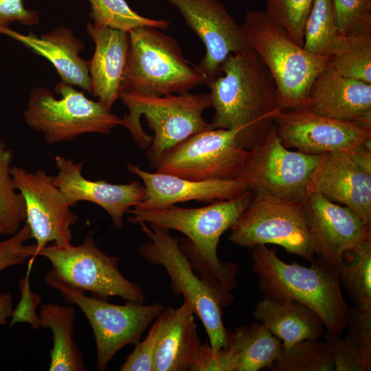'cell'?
<instances>
[{"label":"cell","mask_w":371,"mask_h":371,"mask_svg":"<svg viewBox=\"0 0 371 371\" xmlns=\"http://www.w3.org/2000/svg\"><path fill=\"white\" fill-rule=\"evenodd\" d=\"M214 115L209 128H241L248 150L271 127L282 110L276 85L260 56L251 48L229 54L221 74L208 87Z\"/></svg>","instance_id":"6da1fadb"},{"label":"cell","mask_w":371,"mask_h":371,"mask_svg":"<svg viewBox=\"0 0 371 371\" xmlns=\"http://www.w3.org/2000/svg\"><path fill=\"white\" fill-rule=\"evenodd\" d=\"M253 197L249 190L238 197L196 208L172 205L142 210L133 207L128 211L131 216L128 220L133 224L145 223L185 235L187 239H179V243L194 269L232 291L236 286L238 267L235 263L220 260L217 247L222 234L230 229Z\"/></svg>","instance_id":"7a4b0ae2"},{"label":"cell","mask_w":371,"mask_h":371,"mask_svg":"<svg viewBox=\"0 0 371 371\" xmlns=\"http://www.w3.org/2000/svg\"><path fill=\"white\" fill-rule=\"evenodd\" d=\"M252 260L264 297L298 302L317 315L326 332L342 335L349 306L335 267L316 257L309 267L286 263L264 245L253 248Z\"/></svg>","instance_id":"3957f363"},{"label":"cell","mask_w":371,"mask_h":371,"mask_svg":"<svg viewBox=\"0 0 371 371\" xmlns=\"http://www.w3.org/2000/svg\"><path fill=\"white\" fill-rule=\"evenodd\" d=\"M138 225L148 238L140 246L139 255L151 265L165 269L172 293L182 295L190 303L205 327L212 353L216 355L227 345L223 313L233 302V294L217 280L202 276L194 269L179 239L172 237L170 230L145 223Z\"/></svg>","instance_id":"277c9868"},{"label":"cell","mask_w":371,"mask_h":371,"mask_svg":"<svg viewBox=\"0 0 371 371\" xmlns=\"http://www.w3.org/2000/svg\"><path fill=\"white\" fill-rule=\"evenodd\" d=\"M120 99L128 111L120 125L127 128L139 148L147 149L146 159L155 168L166 151L208 128L203 114L212 106L210 93L122 94Z\"/></svg>","instance_id":"5b68a950"},{"label":"cell","mask_w":371,"mask_h":371,"mask_svg":"<svg viewBox=\"0 0 371 371\" xmlns=\"http://www.w3.org/2000/svg\"><path fill=\"white\" fill-rule=\"evenodd\" d=\"M243 27L248 47L262 59L276 85L282 109L307 108L311 87L330 58L305 50L265 11H247Z\"/></svg>","instance_id":"8992f818"},{"label":"cell","mask_w":371,"mask_h":371,"mask_svg":"<svg viewBox=\"0 0 371 371\" xmlns=\"http://www.w3.org/2000/svg\"><path fill=\"white\" fill-rule=\"evenodd\" d=\"M128 36L121 95L159 97L189 92L205 84L198 66L184 58L173 37L152 27L134 29Z\"/></svg>","instance_id":"52a82bcc"},{"label":"cell","mask_w":371,"mask_h":371,"mask_svg":"<svg viewBox=\"0 0 371 371\" xmlns=\"http://www.w3.org/2000/svg\"><path fill=\"white\" fill-rule=\"evenodd\" d=\"M47 258L51 268L45 281L60 293L68 291L108 300L117 296L127 301L144 302L142 287L126 278L119 268L120 258L104 253L91 232L78 245H47L36 254Z\"/></svg>","instance_id":"ba28073f"},{"label":"cell","mask_w":371,"mask_h":371,"mask_svg":"<svg viewBox=\"0 0 371 371\" xmlns=\"http://www.w3.org/2000/svg\"><path fill=\"white\" fill-rule=\"evenodd\" d=\"M54 91L59 99L48 88H34L23 113L27 125L41 133L47 143L68 142L85 133L109 134L120 125V117L74 86L61 81Z\"/></svg>","instance_id":"9c48e42d"},{"label":"cell","mask_w":371,"mask_h":371,"mask_svg":"<svg viewBox=\"0 0 371 371\" xmlns=\"http://www.w3.org/2000/svg\"><path fill=\"white\" fill-rule=\"evenodd\" d=\"M320 155L291 150L282 143L273 125L249 149L236 179L253 196L262 194L302 202Z\"/></svg>","instance_id":"30bf717a"},{"label":"cell","mask_w":371,"mask_h":371,"mask_svg":"<svg viewBox=\"0 0 371 371\" xmlns=\"http://www.w3.org/2000/svg\"><path fill=\"white\" fill-rule=\"evenodd\" d=\"M229 240L252 249L276 245L310 262L315 257L302 202L267 195L254 196L230 228Z\"/></svg>","instance_id":"8fae6325"},{"label":"cell","mask_w":371,"mask_h":371,"mask_svg":"<svg viewBox=\"0 0 371 371\" xmlns=\"http://www.w3.org/2000/svg\"><path fill=\"white\" fill-rule=\"evenodd\" d=\"M241 128H206L166 151L156 172L193 181L236 179L247 150Z\"/></svg>","instance_id":"7c38bea8"},{"label":"cell","mask_w":371,"mask_h":371,"mask_svg":"<svg viewBox=\"0 0 371 371\" xmlns=\"http://www.w3.org/2000/svg\"><path fill=\"white\" fill-rule=\"evenodd\" d=\"M67 303L76 304L87 318L96 346L95 370L104 371L124 347L138 344L151 322L164 310L160 302L144 305L127 301L113 304L101 298L77 291L60 293Z\"/></svg>","instance_id":"4fadbf2b"},{"label":"cell","mask_w":371,"mask_h":371,"mask_svg":"<svg viewBox=\"0 0 371 371\" xmlns=\"http://www.w3.org/2000/svg\"><path fill=\"white\" fill-rule=\"evenodd\" d=\"M14 184L22 195L25 207V223L31 238L36 240L34 257L38 251L50 242L60 246L71 244V227L78 216L71 209L61 191L55 186L52 176L43 169L28 172L11 167Z\"/></svg>","instance_id":"5bb4252c"},{"label":"cell","mask_w":371,"mask_h":371,"mask_svg":"<svg viewBox=\"0 0 371 371\" xmlns=\"http://www.w3.org/2000/svg\"><path fill=\"white\" fill-rule=\"evenodd\" d=\"M273 123L284 146L308 155L352 153L371 141V128L327 118L307 108L282 109Z\"/></svg>","instance_id":"9a60e30c"},{"label":"cell","mask_w":371,"mask_h":371,"mask_svg":"<svg viewBox=\"0 0 371 371\" xmlns=\"http://www.w3.org/2000/svg\"><path fill=\"white\" fill-rule=\"evenodd\" d=\"M179 12L186 25L204 44L205 54L198 67L208 87L221 74L229 54L248 47L245 30L219 0H165Z\"/></svg>","instance_id":"2e32d148"},{"label":"cell","mask_w":371,"mask_h":371,"mask_svg":"<svg viewBox=\"0 0 371 371\" xmlns=\"http://www.w3.org/2000/svg\"><path fill=\"white\" fill-rule=\"evenodd\" d=\"M316 258L335 267L348 250L371 238V225L346 206L310 192L302 202Z\"/></svg>","instance_id":"e0dca14e"},{"label":"cell","mask_w":371,"mask_h":371,"mask_svg":"<svg viewBox=\"0 0 371 371\" xmlns=\"http://www.w3.org/2000/svg\"><path fill=\"white\" fill-rule=\"evenodd\" d=\"M55 165L57 173L52 177L53 182L68 203L72 207L77 202L88 201L99 205L116 229L122 227L124 214L144 199V186L137 181L125 184L92 181L83 177L82 163L60 155L56 156Z\"/></svg>","instance_id":"ac0fdd59"},{"label":"cell","mask_w":371,"mask_h":371,"mask_svg":"<svg viewBox=\"0 0 371 371\" xmlns=\"http://www.w3.org/2000/svg\"><path fill=\"white\" fill-rule=\"evenodd\" d=\"M310 192L348 207L371 225V173L358 165L351 153L321 155L311 175Z\"/></svg>","instance_id":"d6986e66"},{"label":"cell","mask_w":371,"mask_h":371,"mask_svg":"<svg viewBox=\"0 0 371 371\" xmlns=\"http://www.w3.org/2000/svg\"><path fill=\"white\" fill-rule=\"evenodd\" d=\"M127 169L144 183V199L135 206L142 210L164 209L189 201L229 200L249 191L237 179L193 181L165 173L150 172L131 163L127 164Z\"/></svg>","instance_id":"ffe728a7"},{"label":"cell","mask_w":371,"mask_h":371,"mask_svg":"<svg viewBox=\"0 0 371 371\" xmlns=\"http://www.w3.org/2000/svg\"><path fill=\"white\" fill-rule=\"evenodd\" d=\"M307 109L371 128V84L340 75L329 62L311 87Z\"/></svg>","instance_id":"44dd1931"},{"label":"cell","mask_w":371,"mask_h":371,"mask_svg":"<svg viewBox=\"0 0 371 371\" xmlns=\"http://www.w3.org/2000/svg\"><path fill=\"white\" fill-rule=\"evenodd\" d=\"M86 30L95 45L89 61L91 93L111 111L122 92L129 50L128 32L92 22L87 24Z\"/></svg>","instance_id":"7402d4cb"},{"label":"cell","mask_w":371,"mask_h":371,"mask_svg":"<svg viewBox=\"0 0 371 371\" xmlns=\"http://www.w3.org/2000/svg\"><path fill=\"white\" fill-rule=\"evenodd\" d=\"M0 34L22 43L34 54L48 60L62 82L92 93L89 61L80 56L85 45L69 27L60 26L38 36L31 32L23 34L5 27L0 29Z\"/></svg>","instance_id":"603a6c76"},{"label":"cell","mask_w":371,"mask_h":371,"mask_svg":"<svg viewBox=\"0 0 371 371\" xmlns=\"http://www.w3.org/2000/svg\"><path fill=\"white\" fill-rule=\"evenodd\" d=\"M160 315L154 371H191L202 345L191 305L183 300L177 308L166 306Z\"/></svg>","instance_id":"cb8c5ba5"},{"label":"cell","mask_w":371,"mask_h":371,"mask_svg":"<svg viewBox=\"0 0 371 371\" xmlns=\"http://www.w3.org/2000/svg\"><path fill=\"white\" fill-rule=\"evenodd\" d=\"M282 341L262 323L227 329V345L218 352L223 371H258L269 368L280 355Z\"/></svg>","instance_id":"d4e9b609"},{"label":"cell","mask_w":371,"mask_h":371,"mask_svg":"<svg viewBox=\"0 0 371 371\" xmlns=\"http://www.w3.org/2000/svg\"><path fill=\"white\" fill-rule=\"evenodd\" d=\"M254 317L289 348L308 339H320L326 331L321 319L305 305L291 300L264 297L255 307Z\"/></svg>","instance_id":"484cf974"},{"label":"cell","mask_w":371,"mask_h":371,"mask_svg":"<svg viewBox=\"0 0 371 371\" xmlns=\"http://www.w3.org/2000/svg\"><path fill=\"white\" fill-rule=\"evenodd\" d=\"M38 315L41 327L49 328L53 335L49 370H86L81 351L73 338L75 324L74 306L47 303L41 306Z\"/></svg>","instance_id":"4316f807"},{"label":"cell","mask_w":371,"mask_h":371,"mask_svg":"<svg viewBox=\"0 0 371 371\" xmlns=\"http://www.w3.org/2000/svg\"><path fill=\"white\" fill-rule=\"evenodd\" d=\"M335 269L341 287L355 306H371V238L346 251Z\"/></svg>","instance_id":"83f0119b"},{"label":"cell","mask_w":371,"mask_h":371,"mask_svg":"<svg viewBox=\"0 0 371 371\" xmlns=\"http://www.w3.org/2000/svg\"><path fill=\"white\" fill-rule=\"evenodd\" d=\"M330 63L340 75L371 84V32L339 34Z\"/></svg>","instance_id":"f1b7e54d"},{"label":"cell","mask_w":371,"mask_h":371,"mask_svg":"<svg viewBox=\"0 0 371 371\" xmlns=\"http://www.w3.org/2000/svg\"><path fill=\"white\" fill-rule=\"evenodd\" d=\"M338 36L333 0H313L304 23L303 48L330 58Z\"/></svg>","instance_id":"f546056e"},{"label":"cell","mask_w":371,"mask_h":371,"mask_svg":"<svg viewBox=\"0 0 371 371\" xmlns=\"http://www.w3.org/2000/svg\"><path fill=\"white\" fill-rule=\"evenodd\" d=\"M12 151L0 139V236H11L25 222L24 200L11 175Z\"/></svg>","instance_id":"4dcf8cb0"},{"label":"cell","mask_w":371,"mask_h":371,"mask_svg":"<svg viewBox=\"0 0 371 371\" xmlns=\"http://www.w3.org/2000/svg\"><path fill=\"white\" fill-rule=\"evenodd\" d=\"M269 368L273 371H334V363L325 341L308 339L283 347Z\"/></svg>","instance_id":"1f68e13d"},{"label":"cell","mask_w":371,"mask_h":371,"mask_svg":"<svg viewBox=\"0 0 371 371\" xmlns=\"http://www.w3.org/2000/svg\"><path fill=\"white\" fill-rule=\"evenodd\" d=\"M92 23L113 29L130 32L142 27L164 30L170 22L165 19L145 17L134 11L125 0H87Z\"/></svg>","instance_id":"d6a6232c"},{"label":"cell","mask_w":371,"mask_h":371,"mask_svg":"<svg viewBox=\"0 0 371 371\" xmlns=\"http://www.w3.org/2000/svg\"><path fill=\"white\" fill-rule=\"evenodd\" d=\"M313 0H267V14L297 45L303 46L304 27Z\"/></svg>","instance_id":"836d02e7"},{"label":"cell","mask_w":371,"mask_h":371,"mask_svg":"<svg viewBox=\"0 0 371 371\" xmlns=\"http://www.w3.org/2000/svg\"><path fill=\"white\" fill-rule=\"evenodd\" d=\"M339 35L371 32V0H333Z\"/></svg>","instance_id":"e575fe53"},{"label":"cell","mask_w":371,"mask_h":371,"mask_svg":"<svg viewBox=\"0 0 371 371\" xmlns=\"http://www.w3.org/2000/svg\"><path fill=\"white\" fill-rule=\"evenodd\" d=\"M322 337L327 343L334 363V371H370L371 352H368L344 337L325 331Z\"/></svg>","instance_id":"d590c367"},{"label":"cell","mask_w":371,"mask_h":371,"mask_svg":"<svg viewBox=\"0 0 371 371\" xmlns=\"http://www.w3.org/2000/svg\"><path fill=\"white\" fill-rule=\"evenodd\" d=\"M161 314V313H160ZM163 320L159 315L152 325L148 335L135 345L133 352L120 366L122 371H154L157 345L161 333Z\"/></svg>","instance_id":"8d00e7d4"},{"label":"cell","mask_w":371,"mask_h":371,"mask_svg":"<svg viewBox=\"0 0 371 371\" xmlns=\"http://www.w3.org/2000/svg\"><path fill=\"white\" fill-rule=\"evenodd\" d=\"M34 260V257L29 258L25 276L19 282L20 300L12 311L10 326L16 323H27L34 329L41 327V321L38 313H36V308L41 304L42 298L32 292L30 283V276Z\"/></svg>","instance_id":"74e56055"},{"label":"cell","mask_w":371,"mask_h":371,"mask_svg":"<svg viewBox=\"0 0 371 371\" xmlns=\"http://www.w3.org/2000/svg\"><path fill=\"white\" fill-rule=\"evenodd\" d=\"M31 238L29 226L25 223L19 231L4 240H0V272L12 266L22 265L34 257V245H25Z\"/></svg>","instance_id":"f35d334b"},{"label":"cell","mask_w":371,"mask_h":371,"mask_svg":"<svg viewBox=\"0 0 371 371\" xmlns=\"http://www.w3.org/2000/svg\"><path fill=\"white\" fill-rule=\"evenodd\" d=\"M344 330L346 339L371 352V306H349Z\"/></svg>","instance_id":"ab89813d"},{"label":"cell","mask_w":371,"mask_h":371,"mask_svg":"<svg viewBox=\"0 0 371 371\" xmlns=\"http://www.w3.org/2000/svg\"><path fill=\"white\" fill-rule=\"evenodd\" d=\"M39 20L38 12L27 8L23 0H0V29L9 27L13 22L34 26Z\"/></svg>","instance_id":"60d3db41"},{"label":"cell","mask_w":371,"mask_h":371,"mask_svg":"<svg viewBox=\"0 0 371 371\" xmlns=\"http://www.w3.org/2000/svg\"><path fill=\"white\" fill-rule=\"evenodd\" d=\"M13 311L12 297L10 293L0 294V326L5 324Z\"/></svg>","instance_id":"b9f144b4"}]
</instances>
